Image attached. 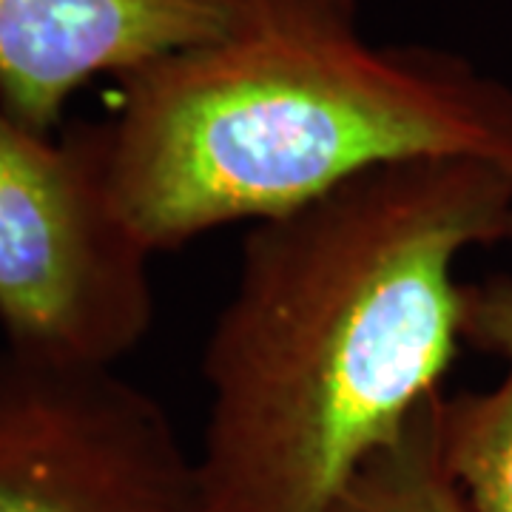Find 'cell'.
I'll use <instances>...</instances> for the list:
<instances>
[{
	"instance_id": "3",
	"label": "cell",
	"mask_w": 512,
	"mask_h": 512,
	"mask_svg": "<svg viewBox=\"0 0 512 512\" xmlns=\"http://www.w3.org/2000/svg\"><path fill=\"white\" fill-rule=\"evenodd\" d=\"M148 262L111 205L92 126L52 140L0 97V342L117 367L154 322Z\"/></svg>"
},
{
	"instance_id": "7",
	"label": "cell",
	"mask_w": 512,
	"mask_h": 512,
	"mask_svg": "<svg viewBox=\"0 0 512 512\" xmlns=\"http://www.w3.org/2000/svg\"><path fill=\"white\" fill-rule=\"evenodd\" d=\"M441 390L376 450L328 512H473L441 453Z\"/></svg>"
},
{
	"instance_id": "1",
	"label": "cell",
	"mask_w": 512,
	"mask_h": 512,
	"mask_svg": "<svg viewBox=\"0 0 512 512\" xmlns=\"http://www.w3.org/2000/svg\"><path fill=\"white\" fill-rule=\"evenodd\" d=\"M510 222L512 174L473 157L382 165L254 222L202 350L211 512H328L439 393L458 256Z\"/></svg>"
},
{
	"instance_id": "6",
	"label": "cell",
	"mask_w": 512,
	"mask_h": 512,
	"mask_svg": "<svg viewBox=\"0 0 512 512\" xmlns=\"http://www.w3.org/2000/svg\"><path fill=\"white\" fill-rule=\"evenodd\" d=\"M461 339L504 359L487 393L441 399V453L473 512H512V276L461 288Z\"/></svg>"
},
{
	"instance_id": "8",
	"label": "cell",
	"mask_w": 512,
	"mask_h": 512,
	"mask_svg": "<svg viewBox=\"0 0 512 512\" xmlns=\"http://www.w3.org/2000/svg\"><path fill=\"white\" fill-rule=\"evenodd\" d=\"M507 242H510V245H512V222H510V234H507Z\"/></svg>"
},
{
	"instance_id": "4",
	"label": "cell",
	"mask_w": 512,
	"mask_h": 512,
	"mask_svg": "<svg viewBox=\"0 0 512 512\" xmlns=\"http://www.w3.org/2000/svg\"><path fill=\"white\" fill-rule=\"evenodd\" d=\"M0 512H211L197 456L117 367L0 342Z\"/></svg>"
},
{
	"instance_id": "2",
	"label": "cell",
	"mask_w": 512,
	"mask_h": 512,
	"mask_svg": "<svg viewBox=\"0 0 512 512\" xmlns=\"http://www.w3.org/2000/svg\"><path fill=\"white\" fill-rule=\"evenodd\" d=\"M120 86L94 148L151 256L382 165L473 157L512 174L510 86L444 49L367 40L359 0H231L220 35Z\"/></svg>"
},
{
	"instance_id": "5",
	"label": "cell",
	"mask_w": 512,
	"mask_h": 512,
	"mask_svg": "<svg viewBox=\"0 0 512 512\" xmlns=\"http://www.w3.org/2000/svg\"><path fill=\"white\" fill-rule=\"evenodd\" d=\"M228 15L231 0H0V97L52 134L89 80L205 43Z\"/></svg>"
}]
</instances>
